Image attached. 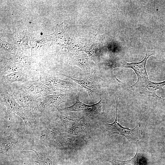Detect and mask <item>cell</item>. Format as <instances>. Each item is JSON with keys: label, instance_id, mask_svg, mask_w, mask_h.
I'll list each match as a JSON object with an SVG mask.
<instances>
[{"label": "cell", "instance_id": "obj_22", "mask_svg": "<svg viewBox=\"0 0 165 165\" xmlns=\"http://www.w3.org/2000/svg\"><path fill=\"white\" fill-rule=\"evenodd\" d=\"M165 86V80L159 82L151 81L145 87L141 89L140 91L148 96L154 97L158 101H161L164 99L157 95L156 91L157 90H163V87Z\"/></svg>", "mask_w": 165, "mask_h": 165}, {"label": "cell", "instance_id": "obj_21", "mask_svg": "<svg viewBox=\"0 0 165 165\" xmlns=\"http://www.w3.org/2000/svg\"><path fill=\"white\" fill-rule=\"evenodd\" d=\"M29 40L32 57L47 48L50 42L45 36L43 38H30Z\"/></svg>", "mask_w": 165, "mask_h": 165}, {"label": "cell", "instance_id": "obj_16", "mask_svg": "<svg viewBox=\"0 0 165 165\" xmlns=\"http://www.w3.org/2000/svg\"><path fill=\"white\" fill-rule=\"evenodd\" d=\"M64 132L63 129L59 124L55 121L50 119V122L48 125L45 134L40 137L42 140L46 141L51 145L58 138L60 134Z\"/></svg>", "mask_w": 165, "mask_h": 165}, {"label": "cell", "instance_id": "obj_7", "mask_svg": "<svg viewBox=\"0 0 165 165\" xmlns=\"http://www.w3.org/2000/svg\"><path fill=\"white\" fill-rule=\"evenodd\" d=\"M86 142L85 136L63 132L51 145L60 149H74L82 147Z\"/></svg>", "mask_w": 165, "mask_h": 165}, {"label": "cell", "instance_id": "obj_17", "mask_svg": "<svg viewBox=\"0 0 165 165\" xmlns=\"http://www.w3.org/2000/svg\"><path fill=\"white\" fill-rule=\"evenodd\" d=\"M29 76L22 72L21 70L17 71L6 75L0 77V85L6 87L15 82L22 84L31 81Z\"/></svg>", "mask_w": 165, "mask_h": 165}, {"label": "cell", "instance_id": "obj_15", "mask_svg": "<svg viewBox=\"0 0 165 165\" xmlns=\"http://www.w3.org/2000/svg\"><path fill=\"white\" fill-rule=\"evenodd\" d=\"M96 127L97 126L90 121L83 117L79 122L65 129L64 132L75 135L85 137Z\"/></svg>", "mask_w": 165, "mask_h": 165}, {"label": "cell", "instance_id": "obj_11", "mask_svg": "<svg viewBox=\"0 0 165 165\" xmlns=\"http://www.w3.org/2000/svg\"><path fill=\"white\" fill-rule=\"evenodd\" d=\"M20 87L36 99L55 92L50 87L43 84L40 79L36 80L30 81L22 84Z\"/></svg>", "mask_w": 165, "mask_h": 165}, {"label": "cell", "instance_id": "obj_12", "mask_svg": "<svg viewBox=\"0 0 165 165\" xmlns=\"http://www.w3.org/2000/svg\"><path fill=\"white\" fill-rule=\"evenodd\" d=\"M17 103L25 109L32 111L40 103L29 94L20 88L15 89L12 94Z\"/></svg>", "mask_w": 165, "mask_h": 165}, {"label": "cell", "instance_id": "obj_1", "mask_svg": "<svg viewBox=\"0 0 165 165\" xmlns=\"http://www.w3.org/2000/svg\"><path fill=\"white\" fill-rule=\"evenodd\" d=\"M154 54L153 51L151 48L148 47L145 58L140 62L128 63L123 59H119L116 60L112 64L105 66V68H113L120 67L132 69L137 75L138 80L131 87L134 89H137L140 91L151 82L146 71V64L148 58Z\"/></svg>", "mask_w": 165, "mask_h": 165}, {"label": "cell", "instance_id": "obj_4", "mask_svg": "<svg viewBox=\"0 0 165 165\" xmlns=\"http://www.w3.org/2000/svg\"><path fill=\"white\" fill-rule=\"evenodd\" d=\"M119 95L115 94V99L116 103V115L115 120L112 123L105 124V129L107 134L110 136L113 134H116L123 136L129 141L135 143H138L140 138V122L142 119L133 129L123 126L118 123L117 121V110L118 104Z\"/></svg>", "mask_w": 165, "mask_h": 165}, {"label": "cell", "instance_id": "obj_3", "mask_svg": "<svg viewBox=\"0 0 165 165\" xmlns=\"http://www.w3.org/2000/svg\"><path fill=\"white\" fill-rule=\"evenodd\" d=\"M79 92L76 93L72 91L64 94L55 92L46 96L42 101H40L39 104L32 111V113L40 116L51 110L56 109L61 103L75 99Z\"/></svg>", "mask_w": 165, "mask_h": 165}, {"label": "cell", "instance_id": "obj_14", "mask_svg": "<svg viewBox=\"0 0 165 165\" xmlns=\"http://www.w3.org/2000/svg\"><path fill=\"white\" fill-rule=\"evenodd\" d=\"M24 150L32 151L35 152L38 157V160L35 162L39 165H57L55 156L41 145H34Z\"/></svg>", "mask_w": 165, "mask_h": 165}, {"label": "cell", "instance_id": "obj_9", "mask_svg": "<svg viewBox=\"0 0 165 165\" xmlns=\"http://www.w3.org/2000/svg\"><path fill=\"white\" fill-rule=\"evenodd\" d=\"M68 60L69 64L80 68L87 78H92L95 64L86 53L81 52L77 55L68 56Z\"/></svg>", "mask_w": 165, "mask_h": 165}, {"label": "cell", "instance_id": "obj_23", "mask_svg": "<svg viewBox=\"0 0 165 165\" xmlns=\"http://www.w3.org/2000/svg\"><path fill=\"white\" fill-rule=\"evenodd\" d=\"M137 151L134 157L131 159L127 160H122L116 159H112L110 162L113 165H138L139 156V146L138 143H135Z\"/></svg>", "mask_w": 165, "mask_h": 165}, {"label": "cell", "instance_id": "obj_20", "mask_svg": "<svg viewBox=\"0 0 165 165\" xmlns=\"http://www.w3.org/2000/svg\"><path fill=\"white\" fill-rule=\"evenodd\" d=\"M22 66L19 63L6 59L0 61V77L21 70Z\"/></svg>", "mask_w": 165, "mask_h": 165}, {"label": "cell", "instance_id": "obj_2", "mask_svg": "<svg viewBox=\"0 0 165 165\" xmlns=\"http://www.w3.org/2000/svg\"><path fill=\"white\" fill-rule=\"evenodd\" d=\"M0 104L7 108L8 113L13 112L20 117L26 126V131H28L30 126L35 122L36 116L31 111L27 110L20 105L13 95L9 94L6 88L0 86Z\"/></svg>", "mask_w": 165, "mask_h": 165}, {"label": "cell", "instance_id": "obj_8", "mask_svg": "<svg viewBox=\"0 0 165 165\" xmlns=\"http://www.w3.org/2000/svg\"><path fill=\"white\" fill-rule=\"evenodd\" d=\"M40 79L43 84L54 92L60 91L68 92L75 91L76 89L72 82L64 80L46 73L41 74Z\"/></svg>", "mask_w": 165, "mask_h": 165}, {"label": "cell", "instance_id": "obj_13", "mask_svg": "<svg viewBox=\"0 0 165 165\" xmlns=\"http://www.w3.org/2000/svg\"><path fill=\"white\" fill-rule=\"evenodd\" d=\"M61 75L69 78L84 88L88 93L89 99L100 96L102 94L103 90L102 87L99 84L92 80V78L78 80L66 75L63 74Z\"/></svg>", "mask_w": 165, "mask_h": 165}, {"label": "cell", "instance_id": "obj_5", "mask_svg": "<svg viewBox=\"0 0 165 165\" xmlns=\"http://www.w3.org/2000/svg\"><path fill=\"white\" fill-rule=\"evenodd\" d=\"M45 36L51 42L50 46L57 45L62 49L66 48L69 52V55H73L75 52L74 47L76 42L68 35L67 25H65L63 23L57 24L53 33Z\"/></svg>", "mask_w": 165, "mask_h": 165}, {"label": "cell", "instance_id": "obj_18", "mask_svg": "<svg viewBox=\"0 0 165 165\" xmlns=\"http://www.w3.org/2000/svg\"><path fill=\"white\" fill-rule=\"evenodd\" d=\"M23 139V136L19 135L16 132L12 133L8 136L1 138V153H6L12 147L17 143L21 142Z\"/></svg>", "mask_w": 165, "mask_h": 165}, {"label": "cell", "instance_id": "obj_10", "mask_svg": "<svg viewBox=\"0 0 165 165\" xmlns=\"http://www.w3.org/2000/svg\"><path fill=\"white\" fill-rule=\"evenodd\" d=\"M105 36L104 35L96 34L89 43L82 46V50L87 53L90 58L95 63H99L101 50L104 47Z\"/></svg>", "mask_w": 165, "mask_h": 165}, {"label": "cell", "instance_id": "obj_19", "mask_svg": "<svg viewBox=\"0 0 165 165\" xmlns=\"http://www.w3.org/2000/svg\"><path fill=\"white\" fill-rule=\"evenodd\" d=\"M13 61L20 63L23 68L29 70H42L39 65L32 57L25 56L23 53L17 55Z\"/></svg>", "mask_w": 165, "mask_h": 165}, {"label": "cell", "instance_id": "obj_6", "mask_svg": "<svg viewBox=\"0 0 165 165\" xmlns=\"http://www.w3.org/2000/svg\"><path fill=\"white\" fill-rule=\"evenodd\" d=\"M81 90L79 91L75 98V103L72 106L58 109L82 113L90 116L99 115L103 112L104 106L103 100L100 98L97 103L92 105H88L81 102L79 99Z\"/></svg>", "mask_w": 165, "mask_h": 165}, {"label": "cell", "instance_id": "obj_24", "mask_svg": "<svg viewBox=\"0 0 165 165\" xmlns=\"http://www.w3.org/2000/svg\"><path fill=\"white\" fill-rule=\"evenodd\" d=\"M13 39L14 43L23 50L29 48L28 39L27 35L21 34H16L13 36Z\"/></svg>", "mask_w": 165, "mask_h": 165}]
</instances>
